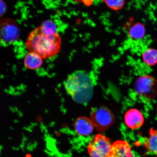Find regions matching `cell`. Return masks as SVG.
Listing matches in <instances>:
<instances>
[{
	"label": "cell",
	"instance_id": "obj_6",
	"mask_svg": "<svg viewBox=\"0 0 157 157\" xmlns=\"http://www.w3.org/2000/svg\"><path fill=\"white\" fill-rule=\"evenodd\" d=\"M111 146L109 137L100 134L96 135L91 139L88 146L89 157H106Z\"/></svg>",
	"mask_w": 157,
	"mask_h": 157
},
{
	"label": "cell",
	"instance_id": "obj_10",
	"mask_svg": "<svg viewBox=\"0 0 157 157\" xmlns=\"http://www.w3.org/2000/svg\"><path fill=\"white\" fill-rule=\"evenodd\" d=\"M43 59L40 55L36 53L29 52L25 55L24 63L25 66L29 69L35 70L42 66Z\"/></svg>",
	"mask_w": 157,
	"mask_h": 157
},
{
	"label": "cell",
	"instance_id": "obj_2",
	"mask_svg": "<svg viewBox=\"0 0 157 157\" xmlns=\"http://www.w3.org/2000/svg\"><path fill=\"white\" fill-rule=\"evenodd\" d=\"M65 89L76 102L89 101L93 94V85L90 76L83 71L76 72L69 76L64 83Z\"/></svg>",
	"mask_w": 157,
	"mask_h": 157
},
{
	"label": "cell",
	"instance_id": "obj_3",
	"mask_svg": "<svg viewBox=\"0 0 157 157\" xmlns=\"http://www.w3.org/2000/svg\"><path fill=\"white\" fill-rule=\"evenodd\" d=\"M21 31L16 21L12 19H0V46L7 47L19 40Z\"/></svg>",
	"mask_w": 157,
	"mask_h": 157
},
{
	"label": "cell",
	"instance_id": "obj_14",
	"mask_svg": "<svg viewBox=\"0 0 157 157\" xmlns=\"http://www.w3.org/2000/svg\"><path fill=\"white\" fill-rule=\"evenodd\" d=\"M110 9L117 11L122 8L124 6V0H103Z\"/></svg>",
	"mask_w": 157,
	"mask_h": 157
},
{
	"label": "cell",
	"instance_id": "obj_4",
	"mask_svg": "<svg viewBox=\"0 0 157 157\" xmlns=\"http://www.w3.org/2000/svg\"><path fill=\"white\" fill-rule=\"evenodd\" d=\"M90 120L94 127L100 132L107 130L115 121L112 112L105 107L94 108L90 115Z\"/></svg>",
	"mask_w": 157,
	"mask_h": 157
},
{
	"label": "cell",
	"instance_id": "obj_9",
	"mask_svg": "<svg viewBox=\"0 0 157 157\" xmlns=\"http://www.w3.org/2000/svg\"><path fill=\"white\" fill-rule=\"evenodd\" d=\"M94 127L91 120L85 117H78L74 123L76 132L81 136H87L91 134Z\"/></svg>",
	"mask_w": 157,
	"mask_h": 157
},
{
	"label": "cell",
	"instance_id": "obj_8",
	"mask_svg": "<svg viewBox=\"0 0 157 157\" xmlns=\"http://www.w3.org/2000/svg\"><path fill=\"white\" fill-rule=\"evenodd\" d=\"M124 121L128 127L135 130L142 127L144 123V117L139 110L132 109L128 110L125 113Z\"/></svg>",
	"mask_w": 157,
	"mask_h": 157
},
{
	"label": "cell",
	"instance_id": "obj_15",
	"mask_svg": "<svg viewBox=\"0 0 157 157\" xmlns=\"http://www.w3.org/2000/svg\"><path fill=\"white\" fill-rule=\"evenodd\" d=\"M7 10V6L3 0H0V17L5 14Z\"/></svg>",
	"mask_w": 157,
	"mask_h": 157
},
{
	"label": "cell",
	"instance_id": "obj_5",
	"mask_svg": "<svg viewBox=\"0 0 157 157\" xmlns=\"http://www.w3.org/2000/svg\"><path fill=\"white\" fill-rule=\"evenodd\" d=\"M135 90L141 97L152 100L157 95V80L151 75L141 76L135 82Z\"/></svg>",
	"mask_w": 157,
	"mask_h": 157
},
{
	"label": "cell",
	"instance_id": "obj_7",
	"mask_svg": "<svg viewBox=\"0 0 157 157\" xmlns=\"http://www.w3.org/2000/svg\"><path fill=\"white\" fill-rule=\"evenodd\" d=\"M106 157H135L129 143L118 140L114 142Z\"/></svg>",
	"mask_w": 157,
	"mask_h": 157
},
{
	"label": "cell",
	"instance_id": "obj_11",
	"mask_svg": "<svg viewBox=\"0 0 157 157\" xmlns=\"http://www.w3.org/2000/svg\"><path fill=\"white\" fill-rule=\"evenodd\" d=\"M145 148L149 153H153L157 156V130L151 128L148 138L144 139Z\"/></svg>",
	"mask_w": 157,
	"mask_h": 157
},
{
	"label": "cell",
	"instance_id": "obj_13",
	"mask_svg": "<svg viewBox=\"0 0 157 157\" xmlns=\"http://www.w3.org/2000/svg\"><path fill=\"white\" fill-rule=\"evenodd\" d=\"M142 59L144 63L149 66L157 64V50L154 48H148L143 52Z\"/></svg>",
	"mask_w": 157,
	"mask_h": 157
},
{
	"label": "cell",
	"instance_id": "obj_1",
	"mask_svg": "<svg viewBox=\"0 0 157 157\" xmlns=\"http://www.w3.org/2000/svg\"><path fill=\"white\" fill-rule=\"evenodd\" d=\"M61 46V37L57 31L49 30L41 25L29 33L25 43L29 52L36 53L43 59L56 56Z\"/></svg>",
	"mask_w": 157,
	"mask_h": 157
},
{
	"label": "cell",
	"instance_id": "obj_12",
	"mask_svg": "<svg viewBox=\"0 0 157 157\" xmlns=\"http://www.w3.org/2000/svg\"><path fill=\"white\" fill-rule=\"evenodd\" d=\"M144 25L140 23H135L129 29L128 35L131 38L135 40L143 39L146 35Z\"/></svg>",
	"mask_w": 157,
	"mask_h": 157
}]
</instances>
